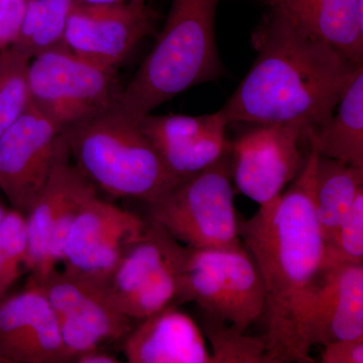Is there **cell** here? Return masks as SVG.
Here are the masks:
<instances>
[{
    "instance_id": "1",
    "label": "cell",
    "mask_w": 363,
    "mask_h": 363,
    "mask_svg": "<svg viewBox=\"0 0 363 363\" xmlns=\"http://www.w3.org/2000/svg\"><path fill=\"white\" fill-rule=\"evenodd\" d=\"M318 157L309 147L304 166L283 194L238 222L241 242L264 283V337L272 363L315 362L303 342L301 319L328 264L313 202Z\"/></svg>"
},
{
    "instance_id": "2",
    "label": "cell",
    "mask_w": 363,
    "mask_h": 363,
    "mask_svg": "<svg viewBox=\"0 0 363 363\" xmlns=\"http://www.w3.org/2000/svg\"><path fill=\"white\" fill-rule=\"evenodd\" d=\"M257 58L221 113L229 124H294L309 131L335 113L363 65L281 14L269 11L252 33Z\"/></svg>"
},
{
    "instance_id": "3",
    "label": "cell",
    "mask_w": 363,
    "mask_h": 363,
    "mask_svg": "<svg viewBox=\"0 0 363 363\" xmlns=\"http://www.w3.org/2000/svg\"><path fill=\"white\" fill-rule=\"evenodd\" d=\"M221 0H171L156 43L116 104L140 123L189 88L223 76L215 21Z\"/></svg>"
},
{
    "instance_id": "4",
    "label": "cell",
    "mask_w": 363,
    "mask_h": 363,
    "mask_svg": "<svg viewBox=\"0 0 363 363\" xmlns=\"http://www.w3.org/2000/svg\"><path fill=\"white\" fill-rule=\"evenodd\" d=\"M71 159L97 189L150 205L178 187L140 123L117 104L63 131Z\"/></svg>"
},
{
    "instance_id": "5",
    "label": "cell",
    "mask_w": 363,
    "mask_h": 363,
    "mask_svg": "<svg viewBox=\"0 0 363 363\" xmlns=\"http://www.w3.org/2000/svg\"><path fill=\"white\" fill-rule=\"evenodd\" d=\"M264 283L245 247L191 248L178 279L176 304L195 303L245 332L264 314Z\"/></svg>"
},
{
    "instance_id": "6",
    "label": "cell",
    "mask_w": 363,
    "mask_h": 363,
    "mask_svg": "<svg viewBox=\"0 0 363 363\" xmlns=\"http://www.w3.org/2000/svg\"><path fill=\"white\" fill-rule=\"evenodd\" d=\"M147 206L150 220L186 247H243L234 207L231 152Z\"/></svg>"
},
{
    "instance_id": "7",
    "label": "cell",
    "mask_w": 363,
    "mask_h": 363,
    "mask_svg": "<svg viewBox=\"0 0 363 363\" xmlns=\"http://www.w3.org/2000/svg\"><path fill=\"white\" fill-rule=\"evenodd\" d=\"M28 80L30 104L63 131L116 104L121 89L116 69L88 61L62 44L30 59Z\"/></svg>"
},
{
    "instance_id": "8",
    "label": "cell",
    "mask_w": 363,
    "mask_h": 363,
    "mask_svg": "<svg viewBox=\"0 0 363 363\" xmlns=\"http://www.w3.org/2000/svg\"><path fill=\"white\" fill-rule=\"evenodd\" d=\"M187 250L164 227L147 219L142 238L126 250L107 281L109 297L133 321L176 304Z\"/></svg>"
},
{
    "instance_id": "9",
    "label": "cell",
    "mask_w": 363,
    "mask_h": 363,
    "mask_svg": "<svg viewBox=\"0 0 363 363\" xmlns=\"http://www.w3.org/2000/svg\"><path fill=\"white\" fill-rule=\"evenodd\" d=\"M96 194L98 189L72 162L64 135L51 175L26 216L30 279L40 285L58 269L74 219Z\"/></svg>"
},
{
    "instance_id": "10",
    "label": "cell",
    "mask_w": 363,
    "mask_h": 363,
    "mask_svg": "<svg viewBox=\"0 0 363 363\" xmlns=\"http://www.w3.org/2000/svg\"><path fill=\"white\" fill-rule=\"evenodd\" d=\"M40 285L70 362L87 351L123 341L133 329V320L114 304L104 284L57 269Z\"/></svg>"
},
{
    "instance_id": "11",
    "label": "cell",
    "mask_w": 363,
    "mask_h": 363,
    "mask_svg": "<svg viewBox=\"0 0 363 363\" xmlns=\"http://www.w3.org/2000/svg\"><path fill=\"white\" fill-rule=\"evenodd\" d=\"M306 133L294 124L253 125L243 133L231 150V174L238 191L259 207L278 199L304 166Z\"/></svg>"
},
{
    "instance_id": "12",
    "label": "cell",
    "mask_w": 363,
    "mask_h": 363,
    "mask_svg": "<svg viewBox=\"0 0 363 363\" xmlns=\"http://www.w3.org/2000/svg\"><path fill=\"white\" fill-rule=\"evenodd\" d=\"M147 220L101 199L83 205L67 234L63 271L106 285L124 253L142 238Z\"/></svg>"
},
{
    "instance_id": "13",
    "label": "cell",
    "mask_w": 363,
    "mask_h": 363,
    "mask_svg": "<svg viewBox=\"0 0 363 363\" xmlns=\"http://www.w3.org/2000/svg\"><path fill=\"white\" fill-rule=\"evenodd\" d=\"M159 13L147 0H125L108 6H76L62 45L106 68L117 69L156 28Z\"/></svg>"
},
{
    "instance_id": "14",
    "label": "cell",
    "mask_w": 363,
    "mask_h": 363,
    "mask_svg": "<svg viewBox=\"0 0 363 363\" xmlns=\"http://www.w3.org/2000/svg\"><path fill=\"white\" fill-rule=\"evenodd\" d=\"M63 130L30 104L0 136V189L13 209L28 213L51 175Z\"/></svg>"
},
{
    "instance_id": "15",
    "label": "cell",
    "mask_w": 363,
    "mask_h": 363,
    "mask_svg": "<svg viewBox=\"0 0 363 363\" xmlns=\"http://www.w3.org/2000/svg\"><path fill=\"white\" fill-rule=\"evenodd\" d=\"M228 125L220 111L197 116L150 113L140 121V130L179 184L231 152L233 142L226 135Z\"/></svg>"
},
{
    "instance_id": "16",
    "label": "cell",
    "mask_w": 363,
    "mask_h": 363,
    "mask_svg": "<svg viewBox=\"0 0 363 363\" xmlns=\"http://www.w3.org/2000/svg\"><path fill=\"white\" fill-rule=\"evenodd\" d=\"M69 362L58 321L42 285L28 279L0 300V363Z\"/></svg>"
},
{
    "instance_id": "17",
    "label": "cell",
    "mask_w": 363,
    "mask_h": 363,
    "mask_svg": "<svg viewBox=\"0 0 363 363\" xmlns=\"http://www.w3.org/2000/svg\"><path fill=\"white\" fill-rule=\"evenodd\" d=\"M301 334L309 351L363 335V264L328 262L303 310Z\"/></svg>"
},
{
    "instance_id": "18",
    "label": "cell",
    "mask_w": 363,
    "mask_h": 363,
    "mask_svg": "<svg viewBox=\"0 0 363 363\" xmlns=\"http://www.w3.org/2000/svg\"><path fill=\"white\" fill-rule=\"evenodd\" d=\"M123 339L130 363H211L202 329L172 304L140 320Z\"/></svg>"
},
{
    "instance_id": "19",
    "label": "cell",
    "mask_w": 363,
    "mask_h": 363,
    "mask_svg": "<svg viewBox=\"0 0 363 363\" xmlns=\"http://www.w3.org/2000/svg\"><path fill=\"white\" fill-rule=\"evenodd\" d=\"M363 65V0H255Z\"/></svg>"
},
{
    "instance_id": "20",
    "label": "cell",
    "mask_w": 363,
    "mask_h": 363,
    "mask_svg": "<svg viewBox=\"0 0 363 363\" xmlns=\"http://www.w3.org/2000/svg\"><path fill=\"white\" fill-rule=\"evenodd\" d=\"M337 113L307 131L306 143L319 156L363 168V66L338 102Z\"/></svg>"
},
{
    "instance_id": "21",
    "label": "cell",
    "mask_w": 363,
    "mask_h": 363,
    "mask_svg": "<svg viewBox=\"0 0 363 363\" xmlns=\"http://www.w3.org/2000/svg\"><path fill=\"white\" fill-rule=\"evenodd\" d=\"M362 189L363 168L318 157L313 202L325 247Z\"/></svg>"
},
{
    "instance_id": "22",
    "label": "cell",
    "mask_w": 363,
    "mask_h": 363,
    "mask_svg": "<svg viewBox=\"0 0 363 363\" xmlns=\"http://www.w3.org/2000/svg\"><path fill=\"white\" fill-rule=\"evenodd\" d=\"M76 6L77 0H26L23 28L13 48L32 59L61 45L67 21Z\"/></svg>"
},
{
    "instance_id": "23",
    "label": "cell",
    "mask_w": 363,
    "mask_h": 363,
    "mask_svg": "<svg viewBox=\"0 0 363 363\" xmlns=\"http://www.w3.org/2000/svg\"><path fill=\"white\" fill-rule=\"evenodd\" d=\"M201 329L209 343L211 363H272L264 335H247L206 313Z\"/></svg>"
},
{
    "instance_id": "24",
    "label": "cell",
    "mask_w": 363,
    "mask_h": 363,
    "mask_svg": "<svg viewBox=\"0 0 363 363\" xmlns=\"http://www.w3.org/2000/svg\"><path fill=\"white\" fill-rule=\"evenodd\" d=\"M30 58L13 47L0 52V136L30 106Z\"/></svg>"
},
{
    "instance_id": "25",
    "label": "cell",
    "mask_w": 363,
    "mask_h": 363,
    "mask_svg": "<svg viewBox=\"0 0 363 363\" xmlns=\"http://www.w3.org/2000/svg\"><path fill=\"white\" fill-rule=\"evenodd\" d=\"M325 247L328 262L363 264V189Z\"/></svg>"
},
{
    "instance_id": "26",
    "label": "cell",
    "mask_w": 363,
    "mask_h": 363,
    "mask_svg": "<svg viewBox=\"0 0 363 363\" xmlns=\"http://www.w3.org/2000/svg\"><path fill=\"white\" fill-rule=\"evenodd\" d=\"M0 255L16 281L28 266L26 217L16 209L6 211L0 221Z\"/></svg>"
},
{
    "instance_id": "27",
    "label": "cell",
    "mask_w": 363,
    "mask_h": 363,
    "mask_svg": "<svg viewBox=\"0 0 363 363\" xmlns=\"http://www.w3.org/2000/svg\"><path fill=\"white\" fill-rule=\"evenodd\" d=\"M25 13L26 0H0V52L16 44Z\"/></svg>"
},
{
    "instance_id": "28",
    "label": "cell",
    "mask_w": 363,
    "mask_h": 363,
    "mask_svg": "<svg viewBox=\"0 0 363 363\" xmlns=\"http://www.w3.org/2000/svg\"><path fill=\"white\" fill-rule=\"evenodd\" d=\"M321 363H362L363 335L342 339L322 346Z\"/></svg>"
},
{
    "instance_id": "29",
    "label": "cell",
    "mask_w": 363,
    "mask_h": 363,
    "mask_svg": "<svg viewBox=\"0 0 363 363\" xmlns=\"http://www.w3.org/2000/svg\"><path fill=\"white\" fill-rule=\"evenodd\" d=\"M73 362L77 363H119L121 360L113 354L105 351L104 348H97L87 351L74 358Z\"/></svg>"
},
{
    "instance_id": "30",
    "label": "cell",
    "mask_w": 363,
    "mask_h": 363,
    "mask_svg": "<svg viewBox=\"0 0 363 363\" xmlns=\"http://www.w3.org/2000/svg\"><path fill=\"white\" fill-rule=\"evenodd\" d=\"M16 281V279L9 274L4 259L0 255V300L6 297V293Z\"/></svg>"
},
{
    "instance_id": "31",
    "label": "cell",
    "mask_w": 363,
    "mask_h": 363,
    "mask_svg": "<svg viewBox=\"0 0 363 363\" xmlns=\"http://www.w3.org/2000/svg\"><path fill=\"white\" fill-rule=\"evenodd\" d=\"M125 0H77V6H108L121 4Z\"/></svg>"
}]
</instances>
